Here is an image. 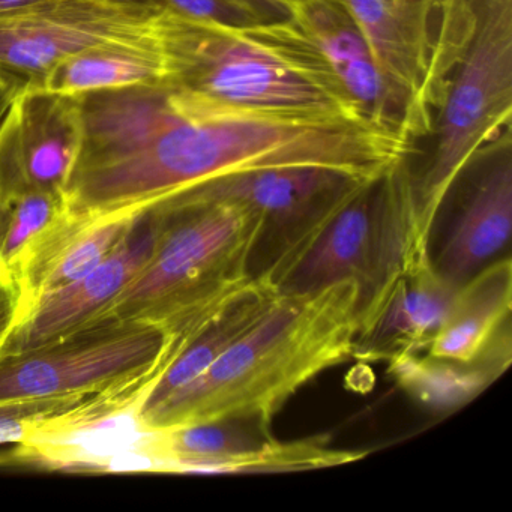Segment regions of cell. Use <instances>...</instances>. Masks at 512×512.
<instances>
[{
  "instance_id": "cell-1",
  "label": "cell",
  "mask_w": 512,
  "mask_h": 512,
  "mask_svg": "<svg viewBox=\"0 0 512 512\" xmlns=\"http://www.w3.org/2000/svg\"><path fill=\"white\" fill-rule=\"evenodd\" d=\"M415 146L362 116L254 109L157 83L92 98L83 181L101 209L148 211L212 179L268 167H328L374 181Z\"/></svg>"
},
{
  "instance_id": "cell-2",
  "label": "cell",
  "mask_w": 512,
  "mask_h": 512,
  "mask_svg": "<svg viewBox=\"0 0 512 512\" xmlns=\"http://www.w3.org/2000/svg\"><path fill=\"white\" fill-rule=\"evenodd\" d=\"M358 299L353 280L281 293L257 325L193 382L148 410L146 421L161 430L232 418L272 424L299 389L353 358Z\"/></svg>"
},
{
  "instance_id": "cell-3",
  "label": "cell",
  "mask_w": 512,
  "mask_h": 512,
  "mask_svg": "<svg viewBox=\"0 0 512 512\" xmlns=\"http://www.w3.org/2000/svg\"><path fill=\"white\" fill-rule=\"evenodd\" d=\"M152 211L158 232L151 259L89 323H151L182 349L253 278L259 224L253 212L233 203L167 200Z\"/></svg>"
},
{
  "instance_id": "cell-4",
  "label": "cell",
  "mask_w": 512,
  "mask_h": 512,
  "mask_svg": "<svg viewBox=\"0 0 512 512\" xmlns=\"http://www.w3.org/2000/svg\"><path fill=\"white\" fill-rule=\"evenodd\" d=\"M428 251L416 175L406 158L382 178L367 182L331 218L281 278L278 292L299 295L356 281L359 338L373 328L401 278Z\"/></svg>"
},
{
  "instance_id": "cell-5",
  "label": "cell",
  "mask_w": 512,
  "mask_h": 512,
  "mask_svg": "<svg viewBox=\"0 0 512 512\" xmlns=\"http://www.w3.org/2000/svg\"><path fill=\"white\" fill-rule=\"evenodd\" d=\"M511 119L512 0H476L475 29L434 127L436 148L416 176L419 218L430 238L461 173L482 149L511 137Z\"/></svg>"
},
{
  "instance_id": "cell-6",
  "label": "cell",
  "mask_w": 512,
  "mask_h": 512,
  "mask_svg": "<svg viewBox=\"0 0 512 512\" xmlns=\"http://www.w3.org/2000/svg\"><path fill=\"white\" fill-rule=\"evenodd\" d=\"M364 32L403 112L407 136L434 133L455 68L472 38L476 0H341Z\"/></svg>"
},
{
  "instance_id": "cell-7",
  "label": "cell",
  "mask_w": 512,
  "mask_h": 512,
  "mask_svg": "<svg viewBox=\"0 0 512 512\" xmlns=\"http://www.w3.org/2000/svg\"><path fill=\"white\" fill-rule=\"evenodd\" d=\"M182 85L254 109L367 118L326 73L289 17L245 28L209 26L196 67Z\"/></svg>"
},
{
  "instance_id": "cell-8",
  "label": "cell",
  "mask_w": 512,
  "mask_h": 512,
  "mask_svg": "<svg viewBox=\"0 0 512 512\" xmlns=\"http://www.w3.org/2000/svg\"><path fill=\"white\" fill-rule=\"evenodd\" d=\"M367 182L371 181L328 167H268L212 179L169 200L233 203L253 212L259 230L250 275L278 286L331 218Z\"/></svg>"
},
{
  "instance_id": "cell-9",
  "label": "cell",
  "mask_w": 512,
  "mask_h": 512,
  "mask_svg": "<svg viewBox=\"0 0 512 512\" xmlns=\"http://www.w3.org/2000/svg\"><path fill=\"white\" fill-rule=\"evenodd\" d=\"M193 22L155 2L38 0L0 11V77L16 88L35 89L74 53L106 44L163 40Z\"/></svg>"
},
{
  "instance_id": "cell-10",
  "label": "cell",
  "mask_w": 512,
  "mask_h": 512,
  "mask_svg": "<svg viewBox=\"0 0 512 512\" xmlns=\"http://www.w3.org/2000/svg\"><path fill=\"white\" fill-rule=\"evenodd\" d=\"M170 347L151 323H89L56 340L0 353V403L88 397L157 364Z\"/></svg>"
},
{
  "instance_id": "cell-11",
  "label": "cell",
  "mask_w": 512,
  "mask_h": 512,
  "mask_svg": "<svg viewBox=\"0 0 512 512\" xmlns=\"http://www.w3.org/2000/svg\"><path fill=\"white\" fill-rule=\"evenodd\" d=\"M173 356L169 349L148 370L37 419L14 457L47 469L106 473L119 455L157 442L163 430L146 421L145 407Z\"/></svg>"
},
{
  "instance_id": "cell-12",
  "label": "cell",
  "mask_w": 512,
  "mask_h": 512,
  "mask_svg": "<svg viewBox=\"0 0 512 512\" xmlns=\"http://www.w3.org/2000/svg\"><path fill=\"white\" fill-rule=\"evenodd\" d=\"M82 142V97L17 89L0 116V197L64 193Z\"/></svg>"
},
{
  "instance_id": "cell-13",
  "label": "cell",
  "mask_w": 512,
  "mask_h": 512,
  "mask_svg": "<svg viewBox=\"0 0 512 512\" xmlns=\"http://www.w3.org/2000/svg\"><path fill=\"white\" fill-rule=\"evenodd\" d=\"M157 232L154 211L149 209L100 265L79 280L41 296L2 352L40 346L91 322L145 268L154 251Z\"/></svg>"
},
{
  "instance_id": "cell-14",
  "label": "cell",
  "mask_w": 512,
  "mask_h": 512,
  "mask_svg": "<svg viewBox=\"0 0 512 512\" xmlns=\"http://www.w3.org/2000/svg\"><path fill=\"white\" fill-rule=\"evenodd\" d=\"M211 23L194 20L187 29L145 43L106 44L68 56L35 89L82 97L157 83H182L196 67Z\"/></svg>"
},
{
  "instance_id": "cell-15",
  "label": "cell",
  "mask_w": 512,
  "mask_h": 512,
  "mask_svg": "<svg viewBox=\"0 0 512 512\" xmlns=\"http://www.w3.org/2000/svg\"><path fill=\"white\" fill-rule=\"evenodd\" d=\"M289 22L370 121L407 136L400 104L383 79L364 32L341 0H296Z\"/></svg>"
},
{
  "instance_id": "cell-16",
  "label": "cell",
  "mask_w": 512,
  "mask_h": 512,
  "mask_svg": "<svg viewBox=\"0 0 512 512\" xmlns=\"http://www.w3.org/2000/svg\"><path fill=\"white\" fill-rule=\"evenodd\" d=\"M139 217L127 212L86 214L71 211L65 205L58 218L29 245L14 269L20 322L41 296L79 280L100 265Z\"/></svg>"
},
{
  "instance_id": "cell-17",
  "label": "cell",
  "mask_w": 512,
  "mask_h": 512,
  "mask_svg": "<svg viewBox=\"0 0 512 512\" xmlns=\"http://www.w3.org/2000/svg\"><path fill=\"white\" fill-rule=\"evenodd\" d=\"M458 287L439 274L430 251L425 253L401 278L373 328L356 338L353 358L388 362L401 353L427 350Z\"/></svg>"
},
{
  "instance_id": "cell-18",
  "label": "cell",
  "mask_w": 512,
  "mask_h": 512,
  "mask_svg": "<svg viewBox=\"0 0 512 512\" xmlns=\"http://www.w3.org/2000/svg\"><path fill=\"white\" fill-rule=\"evenodd\" d=\"M511 142L487 167L455 220L434 266L449 283L461 286L488 265L511 238Z\"/></svg>"
},
{
  "instance_id": "cell-19",
  "label": "cell",
  "mask_w": 512,
  "mask_h": 512,
  "mask_svg": "<svg viewBox=\"0 0 512 512\" xmlns=\"http://www.w3.org/2000/svg\"><path fill=\"white\" fill-rule=\"evenodd\" d=\"M511 308L512 262L506 257L485 265L458 287L428 355L460 364L511 359L508 353L502 355L499 344L503 326L511 320Z\"/></svg>"
},
{
  "instance_id": "cell-20",
  "label": "cell",
  "mask_w": 512,
  "mask_h": 512,
  "mask_svg": "<svg viewBox=\"0 0 512 512\" xmlns=\"http://www.w3.org/2000/svg\"><path fill=\"white\" fill-rule=\"evenodd\" d=\"M277 286L266 278H251L187 341L155 383L145 412L163 403L182 386L193 382L242 335L247 334L280 298Z\"/></svg>"
},
{
  "instance_id": "cell-21",
  "label": "cell",
  "mask_w": 512,
  "mask_h": 512,
  "mask_svg": "<svg viewBox=\"0 0 512 512\" xmlns=\"http://www.w3.org/2000/svg\"><path fill=\"white\" fill-rule=\"evenodd\" d=\"M271 427L260 419L232 418L164 428L173 473L266 472L277 442Z\"/></svg>"
},
{
  "instance_id": "cell-22",
  "label": "cell",
  "mask_w": 512,
  "mask_h": 512,
  "mask_svg": "<svg viewBox=\"0 0 512 512\" xmlns=\"http://www.w3.org/2000/svg\"><path fill=\"white\" fill-rule=\"evenodd\" d=\"M508 365L500 359L460 364L431 355L401 353L389 359L388 373L419 406L434 413H451L481 395Z\"/></svg>"
},
{
  "instance_id": "cell-23",
  "label": "cell",
  "mask_w": 512,
  "mask_h": 512,
  "mask_svg": "<svg viewBox=\"0 0 512 512\" xmlns=\"http://www.w3.org/2000/svg\"><path fill=\"white\" fill-rule=\"evenodd\" d=\"M64 208V193L53 191H29L0 197V265L11 277L29 245Z\"/></svg>"
},
{
  "instance_id": "cell-24",
  "label": "cell",
  "mask_w": 512,
  "mask_h": 512,
  "mask_svg": "<svg viewBox=\"0 0 512 512\" xmlns=\"http://www.w3.org/2000/svg\"><path fill=\"white\" fill-rule=\"evenodd\" d=\"M83 398H49V400L0 403V445H10V443L19 445L25 440L29 428L37 419L52 415Z\"/></svg>"
},
{
  "instance_id": "cell-25",
  "label": "cell",
  "mask_w": 512,
  "mask_h": 512,
  "mask_svg": "<svg viewBox=\"0 0 512 512\" xmlns=\"http://www.w3.org/2000/svg\"><path fill=\"white\" fill-rule=\"evenodd\" d=\"M155 2L166 5L191 19L211 23V25L230 26V28L256 25L250 17L245 16L242 11L226 0H155Z\"/></svg>"
},
{
  "instance_id": "cell-26",
  "label": "cell",
  "mask_w": 512,
  "mask_h": 512,
  "mask_svg": "<svg viewBox=\"0 0 512 512\" xmlns=\"http://www.w3.org/2000/svg\"><path fill=\"white\" fill-rule=\"evenodd\" d=\"M20 323V296L13 277L0 265V353Z\"/></svg>"
},
{
  "instance_id": "cell-27",
  "label": "cell",
  "mask_w": 512,
  "mask_h": 512,
  "mask_svg": "<svg viewBox=\"0 0 512 512\" xmlns=\"http://www.w3.org/2000/svg\"><path fill=\"white\" fill-rule=\"evenodd\" d=\"M233 7L250 17L256 25L281 22L292 13L290 0H226Z\"/></svg>"
},
{
  "instance_id": "cell-28",
  "label": "cell",
  "mask_w": 512,
  "mask_h": 512,
  "mask_svg": "<svg viewBox=\"0 0 512 512\" xmlns=\"http://www.w3.org/2000/svg\"><path fill=\"white\" fill-rule=\"evenodd\" d=\"M17 91L16 86L8 80L0 77V116L4 113L5 107H7L8 101L13 97L14 92Z\"/></svg>"
},
{
  "instance_id": "cell-29",
  "label": "cell",
  "mask_w": 512,
  "mask_h": 512,
  "mask_svg": "<svg viewBox=\"0 0 512 512\" xmlns=\"http://www.w3.org/2000/svg\"><path fill=\"white\" fill-rule=\"evenodd\" d=\"M34 2H38V0H0V11L25 7V5L34 4Z\"/></svg>"
},
{
  "instance_id": "cell-30",
  "label": "cell",
  "mask_w": 512,
  "mask_h": 512,
  "mask_svg": "<svg viewBox=\"0 0 512 512\" xmlns=\"http://www.w3.org/2000/svg\"><path fill=\"white\" fill-rule=\"evenodd\" d=\"M140 2H155V0H140ZM155 4H158V2H155Z\"/></svg>"
},
{
  "instance_id": "cell-31",
  "label": "cell",
  "mask_w": 512,
  "mask_h": 512,
  "mask_svg": "<svg viewBox=\"0 0 512 512\" xmlns=\"http://www.w3.org/2000/svg\"><path fill=\"white\" fill-rule=\"evenodd\" d=\"M290 2H292V4H295L296 0H290Z\"/></svg>"
}]
</instances>
